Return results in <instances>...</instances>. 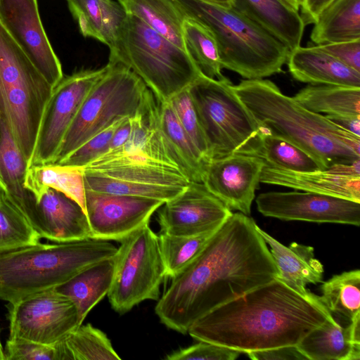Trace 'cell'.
<instances>
[{"mask_svg": "<svg viewBox=\"0 0 360 360\" xmlns=\"http://www.w3.org/2000/svg\"><path fill=\"white\" fill-rule=\"evenodd\" d=\"M256 204L264 216L281 220L360 224V202L330 195L271 191L259 194Z\"/></svg>", "mask_w": 360, "mask_h": 360, "instance_id": "4fadbf2b", "label": "cell"}, {"mask_svg": "<svg viewBox=\"0 0 360 360\" xmlns=\"http://www.w3.org/2000/svg\"><path fill=\"white\" fill-rule=\"evenodd\" d=\"M85 190L161 200L173 198L186 187L153 185L106 177L84 170Z\"/></svg>", "mask_w": 360, "mask_h": 360, "instance_id": "d590c367", "label": "cell"}, {"mask_svg": "<svg viewBox=\"0 0 360 360\" xmlns=\"http://www.w3.org/2000/svg\"><path fill=\"white\" fill-rule=\"evenodd\" d=\"M84 170L109 178L146 184L186 187L191 181L177 168L136 154L98 158Z\"/></svg>", "mask_w": 360, "mask_h": 360, "instance_id": "44dd1931", "label": "cell"}, {"mask_svg": "<svg viewBox=\"0 0 360 360\" xmlns=\"http://www.w3.org/2000/svg\"><path fill=\"white\" fill-rule=\"evenodd\" d=\"M108 65L67 76L53 89L45 106L28 167L53 163L64 136L85 97L103 76Z\"/></svg>", "mask_w": 360, "mask_h": 360, "instance_id": "7c38bea8", "label": "cell"}, {"mask_svg": "<svg viewBox=\"0 0 360 360\" xmlns=\"http://www.w3.org/2000/svg\"><path fill=\"white\" fill-rule=\"evenodd\" d=\"M333 0H302L300 8L304 25L314 24L321 11Z\"/></svg>", "mask_w": 360, "mask_h": 360, "instance_id": "bcb514c9", "label": "cell"}, {"mask_svg": "<svg viewBox=\"0 0 360 360\" xmlns=\"http://www.w3.org/2000/svg\"><path fill=\"white\" fill-rule=\"evenodd\" d=\"M6 307L11 340L55 345L81 325L73 302L54 288L8 302Z\"/></svg>", "mask_w": 360, "mask_h": 360, "instance_id": "8fae6325", "label": "cell"}, {"mask_svg": "<svg viewBox=\"0 0 360 360\" xmlns=\"http://www.w3.org/2000/svg\"><path fill=\"white\" fill-rule=\"evenodd\" d=\"M208 146L210 160L234 153L256 155L262 128L224 77L202 74L188 87Z\"/></svg>", "mask_w": 360, "mask_h": 360, "instance_id": "ba28073f", "label": "cell"}, {"mask_svg": "<svg viewBox=\"0 0 360 360\" xmlns=\"http://www.w3.org/2000/svg\"><path fill=\"white\" fill-rule=\"evenodd\" d=\"M0 360H5L4 349L0 340Z\"/></svg>", "mask_w": 360, "mask_h": 360, "instance_id": "816d5d0a", "label": "cell"}, {"mask_svg": "<svg viewBox=\"0 0 360 360\" xmlns=\"http://www.w3.org/2000/svg\"><path fill=\"white\" fill-rule=\"evenodd\" d=\"M15 205L40 238L56 243L91 238L84 209L60 192L49 188L36 200L28 191L27 196Z\"/></svg>", "mask_w": 360, "mask_h": 360, "instance_id": "e0dca14e", "label": "cell"}, {"mask_svg": "<svg viewBox=\"0 0 360 360\" xmlns=\"http://www.w3.org/2000/svg\"><path fill=\"white\" fill-rule=\"evenodd\" d=\"M123 119L115 122L92 136L58 164L84 168L106 153L113 133Z\"/></svg>", "mask_w": 360, "mask_h": 360, "instance_id": "b9f144b4", "label": "cell"}, {"mask_svg": "<svg viewBox=\"0 0 360 360\" xmlns=\"http://www.w3.org/2000/svg\"><path fill=\"white\" fill-rule=\"evenodd\" d=\"M327 319L335 321L324 307L275 278L211 310L187 333L247 354L296 346Z\"/></svg>", "mask_w": 360, "mask_h": 360, "instance_id": "7a4b0ae2", "label": "cell"}, {"mask_svg": "<svg viewBox=\"0 0 360 360\" xmlns=\"http://www.w3.org/2000/svg\"><path fill=\"white\" fill-rule=\"evenodd\" d=\"M257 226L248 215L232 213L158 300L155 311L162 324L186 334L211 310L276 278Z\"/></svg>", "mask_w": 360, "mask_h": 360, "instance_id": "6da1fadb", "label": "cell"}, {"mask_svg": "<svg viewBox=\"0 0 360 360\" xmlns=\"http://www.w3.org/2000/svg\"><path fill=\"white\" fill-rule=\"evenodd\" d=\"M203 1L222 5V6H227V7L231 6V0H203Z\"/></svg>", "mask_w": 360, "mask_h": 360, "instance_id": "681fc988", "label": "cell"}, {"mask_svg": "<svg viewBox=\"0 0 360 360\" xmlns=\"http://www.w3.org/2000/svg\"><path fill=\"white\" fill-rule=\"evenodd\" d=\"M310 39L314 45L360 39V0H333L318 15Z\"/></svg>", "mask_w": 360, "mask_h": 360, "instance_id": "4316f807", "label": "cell"}, {"mask_svg": "<svg viewBox=\"0 0 360 360\" xmlns=\"http://www.w3.org/2000/svg\"><path fill=\"white\" fill-rule=\"evenodd\" d=\"M257 230L270 247L271 255L278 270L276 278L304 297L324 307L320 296L307 288L308 284L323 283V266L315 258L314 248L295 242L287 247L259 226Z\"/></svg>", "mask_w": 360, "mask_h": 360, "instance_id": "ffe728a7", "label": "cell"}, {"mask_svg": "<svg viewBox=\"0 0 360 360\" xmlns=\"http://www.w3.org/2000/svg\"><path fill=\"white\" fill-rule=\"evenodd\" d=\"M5 360H70L63 340L47 345L22 340H7Z\"/></svg>", "mask_w": 360, "mask_h": 360, "instance_id": "60d3db41", "label": "cell"}, {"mask_svg": "<svg viewBox=\"0 0 360 360\" xmlns=\"http://www.w3.org/2000/svg\"><path fill=\"white\" fill-rule=\"evenodd\" d=\"M253 360H307L296 346L281 347L247 353Z\"/></svg>", "mask_w": 360, "mask_h": 360, "instance_id": "f6af8a7d", "label": "cell"}, {"mask_svg": "<svg viewBox=\"0 0 360 360\" xmlns=\"http://www.w3.org/2000/svg\"><path fill=\"white\" fill-rule=\"evenodd\" d=\"M160 233L176 236L202 234L217 229L232 211L202 182L190 181L159 208Z\"/></svg>", "mask_w": 360, "mask_h": 360, "instance_id": "5bb4252c", "label": "cell"}, {"mask_svg": "<svg viewBox=\"0 0 360 360\" xmlns=\"http://www.w3.org/2000/svg\"><path fill=\"white\" fill-rule=\"evenodd\" d=\"M182 36L185 51L200 72L210 79L223 78L218 48L210 32L198 22L185 18Z\"/></svg>", "mask_w": 360, "mask_h": 360, "instance_id": "e575fe53", "label": "cell"}, {"mask_svg": "<svg viewBox=\"0 0 360 360\" xmlns=\"http://www.w3.org/2000/svg\"><path fill=\"white\" fill-rule=\"evenodd\" d=\"M260 183L360 202V159L306 172L288 171L265 165Z\"/></svg>", "mask_w": 360, "mask_h": 360, "instance_id": "d6986e66", "label": "cell"}, {"mask_svg": "<svg viewBox=\"0 0 360 360\" xmlns=\"http://www.w3.org/2000/svg\"><path fill=\"white\" fill-rule=\"evenodd\" d=\"M120 243L107 295L112 308L122 314L143 301L158 300L160 285L167 277L158 235L149 224Z\"/></svg>", "mask_w": 360, "mask_h": 360, "instance_id": "30bf717a", "label": "cell"}, {"mask_svg": "<svg viewBox=\"0 0 360 360\" xmlns=\"http://www.w3.org/2000/svg\"><path fill=\"white\" fill-rule=\"evenodd\" d=\"M25 188L34 199L49 188L60 192L76 201L85 212L84 168L50 163L28 167Z\"/></svg>", "mask_w": 360, "mask_h": 360, "instance_id": "83f0119b", "label": "cell"}, {"mask_svg": "<svg viewBox=\"0 0 360 360\" xmlns=\"http://www.w3.org/2000/svg\"><path fill=\"white\" fill-rule=\"evenodd\" d=\"M158 102L162 130L191 181L202 182L207 162L180 124L169 101Z\"/></svg>", "mask_w": 360, "mask_h": 360, "instance_id": "1f68e13d", "label": "cell"}, {"mask_svg": "<svg viewBox=\"0 0 360 360\" xmlns=\"http://www.w3.org/2000/svg\"><path fill=\"white\" fill-rule=\"evenodd\" d=\"M231 7L261 26L290 51L300 46L304 23L285 0H231Z\"/></svg>", "mask_w": 360, "mask_h": 360, "instance_id": "603a6c76", "label": "cell"}, {"mask_svg": "<svg viewBox=\"0 0 360 360\" xmlns=\"http://www.w3.org/2000/svg\"><path fill=\"white\" fill-rule=\"evenodd\" d=\"M117 248L108 240L89 238L55 244L40 242L0 252V300L14 302L54 288Z\"/></svg>", "mask_w": 360, "mask_h": 360, "instance_id": "5b68a950", "label": "cell"}, {"mask_svg": "<svg viewBox=\"0 0 360 360\" xmlns=\"http://www.w3.org/2000/svg\"><path fill=\"white\" fill-rule=\"evenodd\" d=\"M40 239L22 211L0 188V252L36 244Z\"/></svg>", "mask_w": 360, "mask_h": 360, "instance_id": "8d00e7d4", "label": "cell"}, {"mask_svg": "<svg viewBox=\"0 0 360 360\" xmlns=\"http://www.w3.org/2000/svg\"><path fill=\"white\" fill-rule=\"evenodd\" d=\"M289 71L296 80L311 84L360 87V72L345 65L316 45L290 52Z\"/></svg>", "mask_w": 360, "mask_h": 360, "instance_id": "cb8c5ba5", "label": "cell"}, {"mask_svg": "<svg viewBox=\"0 0 360 360\" xmlns=\"http://www.w3.org/2000/svg\"><path fill=\"white\" fill-rule=\"evenodd\" d=\"M293 98L316 113L360 116V87L310 84Z\"/></svg>", "mask_w": 360, "mask_h": 360, "instance_id": "f546056e", "label": "cell"}, {"mask_svg": "<svg viewBox=\"0 0 360 360\" xmlns=\"http://www.w3.org/2000/svg\"><path fill=\"white\" fill-rule=\"evenodd\" d=\"M296 347L307 359L359 360L360 316L347 325L327 319Z\"/></svg>", "mask_w": 360, "mask_h": 360, "instance_id": "7402d4cb", "label": "cell"}, {"mask_svg": "<svg viewBox=\"0 0 360 360\" xmlns=\"http://www.w3.org/2000/svg\"><path fill=\"white\" fill-rule=\"evenodd\" d=\"M215 231L190 236L160 233L158 238L166 277L172 279L183 271L200 254Z\"/></svg>", "mask_w": 360, "mask_h": 360, "instance_id": "f35d334b", "label": "cell"}, {"mask_svg": "<svg viewBox=\"0 0 360 360\" xmlns=\"http://www.w3.org/2000/svg\"><path fill=\"white\" fill-rule=\"evenodd\" d=\"M108 65L103 76L91 89L69 127L53 163L115 122L133 116L148 89L141 79L120 63Z\"/></svg>", "mask_w": 360, "mask_h": 360, "instance_id": "9c48e42d", "label": "cell"}, {"mask_svg": "<svg viewBox=\"0 0 360 360\" xmlns=\"http://www.w3.org/2000/svg\"><path fill=\"white\" fill-rule=\"evenodd\" d=\"M290 4L296 10L300 11L302 0H285Z\"/></svg>", "mask_w": 360, "mask_h": 360, "instance_id": "f907efd6", "label": "cell"}, {"mask_svg": "<svg viewBox=\"0 0 360 360\" xmlns=\"http://www.w3.org/2000/svg\"><path fill=\"white\" fill-rule=\"evenodd\" d=\"M109 63L130 69L159 102L169 101L201 75L185 50L128 14L110 49Z\"/></svg>", "mask_w": 360, "mask_h": 360, "instance_id": "8992f818", "label": "cell"}, {"mask_svg": "<svg viewBox=\"0 0 360 360\" xmlns=\"http://www.w3.org/2000/svg\"><path fill=\"white\" fill-rule=\"evenodd\" d=\"M341 129L360 137V116L325 115Z\"/></svg>", "mask_w": 360, "mask_h": 360, "instance_id": "c3c4849f", "label": "cell"}, {"mask_svg": "<svg viewBox=\"0 0 360 360\" xmlns=\"http://www.w3.org/2000/svg\"><path fill=\"white\" fill-rule=\"evenodd\" d=\"M115 256L91 265L54 288L58 292L73 302L81 324L110 289L115 271Z\"/></svg>", "mask_w": 360, "mask_h": 360, "instance_id": "484cf974", "label": "cell"}, {"mask_svg": "<svg viewBox=\"0 0 360 360\" xmlns=\"http://www.w3.org/2000/svg\"><path fill=\"white\" fill-rule=\"evenodd\" d=\"M70 360H120L105 333L81 324L63 340Z\"/></svg>", "mask_w": 360, "mask_h": 360, "instance_id": "74e56055", "label": "cell"}, {"mask_svg": "<svg viewBox=\"0 0 360 360\" xmlns=\"http://www.w3.org/2000/svg\"><path fill=\"white\" fill-rule=\"evenodd\" d=\"M53 89L0 22V118L28 164Z\"/></svg>", "mask_w": 360, "mask_h": 360, "instance_id": "52a82bcc", "label": "cell"}, {"mask_svg": "<svg viewBox=\"0 0 360 360\" xmlns=\"http://www.w3.org/2000/svg\"><path fill=\"white\" fill-rule=\"evenodd\" d=\"M240 352L214 343L199 341L198 343L167 354V360H234Z\"/></svg>", "mask_w": 360, "mask_h": 360, "instance_id": "7bdbcfd3", "label": "cell"}, {"mask_svg": "<svg viewBox=\"0 0 360 360\" xmlns=\"http://www.w3.org/2000/svg\"><path fill=\"white\" fill-rule=\"evenodd\" d=\"M185 18L214 37L222 68L245 79H263L282 71L289 49L261 26L233 8L203 0H173Z\"/></svg>", "mask_w": 360, "mask_h": 360, "instance_id": "277c9868", "label": "cell"}, {"mask_svg": "<svg viewBox=\"0 0 360 360\" xmlns=\"http://www.w3.org/2000/svg\"><path fill=\"white\" fill-rule=\"evenodd\" d=\"M168 101L180 124L204 159L209 162L207 143L188 88L175 94Z\"/></svg>", "mask_w": 360, "mask_h": 360, "instance_id": "ab89813d", "label": "cell"}, {"mask_svg": "<svg viewBox=\"0 0 360 360\" xmlns=\"http://www.w3.org/2000/svg\"><path fill=\"white\" fill-rule=\"evenodd\" d=\"M127 14L135 16L179 48L185 50L183 22L185 19L173 0H116Z\"/></svg>", "mask_w": 360, "mask_h": 360, "instance_id": "f1b7e54d", "label": "cell"}, {"mask_svg": "<svg viewBox=\"0 0 360 360\" xmlns=\"http://www.w3.org/2000/svg\"><path fill=\"white\" fill-rule=\"evenodd\" d=\"M321 303L333 319L347 325L360 316V271H345L323 282Z\"/></svg>", "mask_w": 360, "mask_h": 360, "instance_id": "4dcf8cb0", "label": "cell"}, {"mask_svg": "<svg viewBox=\"0 0 360 360\" xmlns=\"http://www.w3.org/2000/svg\"><path fill=\"white\" fill-rule=\"evenodd\" d=\"M0 22L54 88L63 73L41 23L37 0H0Z\"/></svg>", "mask_w": 360, "mask_h": 360, "instance_id": "9a60e30c", "label": "cell"}, {"mask_svg": "<svg viewBox=\"0 0 360 360\" xmlns=\"http://www.w3.org/2000/svg\"><path fill=\"white\" fill-rule=\"evenodd\" d=\"M164 202L85 190V212L91 238L121 241L149 224L153 213Z\"/></svg>", "mask_w": 360, "mask_h": 360, "instance_id": "2e32d148", "label": "cell"}, {"mask_svg": "<svg viewBox=\"0 0 360 360\" xmlns=\"http://www.w3.org/2000/svg\"><path fill=\"white\" fill-rule=\"evenodd\" d=\"M316 46L345 65L360 72V39Z\"/></svg>", "mask_w": 360, "mask_h": 360, "instance_id": "ee69618b", "label": "cell"}, {"mask_svg": "<svg viewBox=\"0 0 360 360\" xmlns=\"http://www.w3.org/2000/svg\"><path fill=\"white\" fill-rule=\"evenodd\" d=\"M264 165L262 158L247 154L213 159L206 165L202 183L231 211L249 216Z\"/></svg>", "mask_w": 360, "mask_h": 360, "instance_id": "ac0fdd59", "label": "cell"}, {"mask_svg": "<svg viewBox=\"0 0 360 360\" xmlns=\"http://www.w3.org/2000/svg\"><path fill=\"white\" fill-rule=\"evenodd\" d=\"M131 128L132 123L131 117H124L114 131L107 153L114 151L122 147L129 139L131 132Z\"/></svg>", "mask_w": 360, "mask_h": 360, "instance_id": "7dc6e473", "label": "cell"}, {"mask_svg": "<svg viewBox=\"0 0 360 360\" xmlns=\"http://www.w3.org/2000/svg\"><path fill=\"white\" fill-rule=\"evenodd\" d=\"M85 37L94 38L111 49L127 16L116 0H66Z\"/></svg>", "mask_w": 360, "mask_h": 360, "instance_id": "d4e9b609", "label": "cell"}, {"mask_svg": "<svg viewBox=\"0 0 360 360\" xmlns=\"http://www.w3.org/2000/svg\"><path fill=\"white\" fill-rule=\"evenodd\" d=\"M233 89L260 127L302 149L323 169L360 159V137L307 110L271 81L243 79Z\"/></svg>", "mask_w": 360, "mask_h": 360, "instance_id": "3957f363", "label": "cell"}, {"mask_svg": "<svg viewBox=\"0 0 360 360\" xmlns=\"http://www.w3.org/2000/svg\"><path fill=\"white\" fill-rule=\"evenodd\" d=\"M255 156L262 158L266 165L297 172L323 169L309 154L262 128Z\"/></svg>", "mask_w": 360, "mask_h": 360, "instance_id": "836d02e7", "label": "cell"}, {"mask_svg": "<svg viewBox=\"0 0 360 360\" xmlns=\"http://www.w3.org/2000/svg\"><path fill=\"white\" fill-rule=\"evenodd\" d=\"M28 161L6 124L0 118V188L14 203L27 195L24 187Z\"/></svg>", "mask_w": 360, "mask_h": 360, "instance_id": "d6a6232c", "label": "cell"}]
</instances>
